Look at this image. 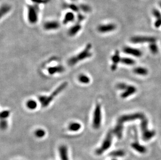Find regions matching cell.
<instances>
[{"label":"cell","instance_id":"obj_1","mask_svg":"<svg viewBox=\"0 0 161 160\" xmlns=\"http://www.w3.org/2000/svg\"><path fill=\"white\" fill-rule=\"evenodd\" d=\"M40 11V9L39 4L32 3L28 4L27 6V19L30 24H35L38 22Z\"/></svg>","mask_w":161,"mask_h":160},{"label":"cell","instance_id":"obj_2","mask_svg":"<svg viewBox=\"0 0 161 160\" xmlns=\"http://www.w3.org/2000/svg\"><path fill=\"white\" fill-rule=\"evenodd\" d=\"M92 48V45L90 43L87 44L85 49L80 52L79 54L75 56L71 57L68 61V64L73 66L77 64L78 62L83 61L87 58H89L92 56V52H90L91 49Z\"/></svg>","mask_w":161,"mask_h":160},{"label":"cell","instance_id":"obj_3","mask_svg":"<svg viewBox=\"0 0 161 160\" xmlns=\"http://www.w3.org/2000/svg\"><path fill=\"white\" fill-rule=\"evenodd\" d=\"M113 132L112 130H110L107 132V134L104 138L100 147L96 150V153L98 155L102 154L107 150H108L112 145Z\"/></svg>","mask_w":161,"mask_h":160},{"label":"cell","instance_id":"obj_4","mask_svg":"<svg viewBox=\"0 0 161 160\" xmlns=\"http://www.w3.org/2000/svg\"><path fill=\"white\" fill-rule=\"evenodd\" d=\"M148 121L147 119L144 117L141 119V129L142 132V138L145 141L149 140L155 135V132L154 130H150L147 128Z\"/></svg>","mask_w":161,"mask_h":160},{"label":"cell","instance_id":"obj_5","mask_svg":"<svg viewBox=\"0 0 161 160\" xmlns=\"http://www.w3.org/2000/svg\"><path fill=\"white\" fill-rule=\"evenodd\" d=\"M67 82H65L63 83H62L58 87H57L55 90H54L52 94L49 95V96H46L45 99L43 103L41 105L43 107H47L49 104L53 101V100L59 94H60L61 92H62L63 90L65 89L66 86H67Z\"/></svg>","mask_w":161,"mask_h":160},{"label":"cell","instance_id":"obj_6","mask_svg":"<svg viewBox=\"0 0 161 160\" xmlns=\"http://www.w3.org/2000/svg\"><path fill=\"white\" fill-rule=\"evenodd\" d=\"M102 122L101 105L100 103H97L95 106L93 112L92 125L94 128L98 129L100 127Z\"/></svg>","mask_w":161,"mask_h":160},{"label":"cell","instance_id":"obj_7","mask_svg":"<svg viewBox=\"0 0 161 160\" xmlns=\"http://www.w3.org/2000/svg\"><path fill=\"white\" fill-rule=\"evenodd\" d=\"M144 117V115L142 113H136L134 114L124 115L120 116L118 118L117 122L123 124L125 122L133 121V120H136L137 119H142Z\"/></svg>","mask_w":161,"mask_h":160},{"label":"cell","instance_id":"obj_8","mask_svg":"<svg viewBox=\"0 0 161 160\" xmlns=\"http://www.w3.org/2000/svg\"><path fill=\"white\" fill-rule=\"evenodd\" d=\"M156 41V38L151 36H136L132 37L130 38V41L133 43H143L148 42L150 43H154Z\"/></svg>","mask_w":161,"mask_h":160},{"label":"cell","instance_id":"obj_9","mask_svg":"<svg viewBox=\"0 0 161 160\" xmlns=\"http://www.w3.org/2000/svg\"><path fill=\"white\" fill-rule=\"evenodd\" d=\"M76 21V13L71 11L67 10L64 14L62 19V23L64 25Z\"/></svg>","mask_w":161,"mask_h":160},{"label":"cell","instance_id":"obj_10","mask_svg":"<svg viewBox=\"0 0 161 160\" xmlns=\"http://www.w3.org/2000/svg\"><path fill=\"white\" fill-rule=\"evenodd\" d=\"M116 29V25L113 23L101 24L97 26V30L101 33L112 32Z\"/></svg>","mask_w":161,"mask_h":160},{"label":"cell","instance_id":"obj_11","mask_svg":"<svg viewBox=\"0 0 161 160\" xmlns=\"http://www.w3.org/2000/svg\"><path fill=\"white\" fill-rule=\"evenodd\" d=\"M43 27L46 31L56 30L61 27V23L55 20H48L43 23Z\"/></svg>","mask_w":161,"mask_h":160},{"label":"cell","instance_id":"obj_12","mask_svg":"<svg viewBox=\"0 0 161 160\" xmlns=\"http://www.w3.org/2000/svg\"><path fill=\"white\" fill-rule=\"evenodd\" d=\"M12 10V6L7 3L1 4L0 6V18L1 19L7 16Z\"/></svg>","mask_w":161,"mask_h":160},{"label":"cell","instance_id":"obj_13","mask_svg":"<svg viewBox=\"0 0 161 160\" xmlns=\"http://www.w3.org/2000/svg\"><path fill=\"white\" fill-rule=\"evenodd\" d=\"M82 29L81 23L75 22V23L71 26L68 30V34L70 36H74L77 35Z\"/></svg>","mask_w":161,"mask_h":160},{"label":"cell","instance_id":"obj_14","mask_svg":"<svg viewBox=\"0 0 161 160\" xmlns=\"http://www.w3.org/2000/svg\"><path fill=\"white\" fill-rule=\"evenodd\" d=\"M123 51L126 54L132 55L135 57H140L142 56V52L140 50L130 47H124L123 48Z\"/></svg>","mask_w":161,"mask_h":160},{"label":"cell","instance_id":"obj_15","mask_svg":"<svg viewBox=\"0 0 161 160\" xmlns=\"http://www.w3.org/2000/svg\"><path fill=\"white\" fill-rule=\"evenodd\" d=\"M59 153L61 160H69L67 147L65 145H62L59 147Z\"/></svg>","mask_w":161,"mask_h":160},{"label":"cell","instance_id":"obj_16","mask_svg":"<svg viewBox=\"0 0 161 160\" xmlns=\"http://www.w3.org/2000/svg\"><path fill=\"white\" fill-rule=\"evenodd\" d=\"M113 134L115 135L118 139H120L122 137L123 131V124L117 122L115 128L112 130Z\"/></svg>","mask_w":161,"mask_h":160},{"label":"cell","instance_id":"obj_17","mask_svg":"<svg viewBox=\"0 0 161 160\" xmlns=\"http://www.w3.org/2000/svg\"><path fill=\"white\" fill-rule=\"evenodd\" d=\"M120 60H121V58H120L119 56V51L117 50L115 51V54L112 57V60L113 62V64L111 66L112 70L115 71V70H116L117 67V64L119 62H120Z\"/></svg>","mask_w":161,"mask_h":160},{"label":"cell","instance_id":"obj_18","mask_svg":"<svg viewBox=\"0 0 161 160\" xmlns=\"http://www.w3.org/2000/svg\"><path fill=\"white\" fill-rule=\"evenodd\" d=\"M136 91H137V88L135 86H128L127 89L125 90V91L122 94L121 97L123 98H127L128 96L133 94L134 93H135Z\"/></svg>","mask_w":161,"mask_h":160},{"label":"cell","instance_id":"obj_19","mask_svg":"<svg viewBox=\"0 0 161 160\" xmlns=\"http://www.w3.org/2000/svg\"><path fill=\"white\" fill-rule=\"evenodd\" d=\"M64 71V68L62 65H57L54 66H51L48 69L49 73L51 75L54 74L58 73H62Z\"/></svg>","mask_w":161,"mask_h":160},{"label":"cell","instance_id":"obj_20","mask_svg":"<svg viewBox=\"0 0 161 160\" xmlns=\"http://www.w3.org/2000/svg\"><path fill=\"white\" fill-rule=\"evenodd\" d=\"M131 147L135 150L136 151L140 153H144L146 152V149L144 146L140 144L137 142H133L131 144Z\"/></svg>","mask_w":161,"mask_h":160},{"label":"cell","instance_id":"obj_21","mask_svg":"<svg viewBox=\"0 0 161 160\" xmlns=\"http://www.w3.org/2000/svg\"><path fill=\"white\" fill-rule=\"evenodd\" d=\"M65 6H66V8L67 9H68V10H71V11L76 13V14L80 12L79 4H77L76 3L71 2V3H70L66 4L65 5Z\"/></svg>","mask_w":161,"mask_h":160},{"label":"cell","instance_id":"obj_22","mask_svg":"<svg viewBox=\"0 0 161 160\" xmlns=\"http://www.w3.org/2000/svg\"><path fill=\"white\" fill-rule=\"evenodd\" d=\"M80 11L84 14H88L92 11V7L86 3H80L79 4Z\"/></svg>","mask_w":161,"mask_h":160},{"label":"cell","instance_id":"obj_23","mask_svg":"<svg viewBox=\"0 0 161 160\" xmlns=\"http://www.w3.org/2000/svg\"><path fill=\"white\" fill-rule=\"evenodd\" d=\"M81 127V124L77 122L72 123L68 126L69 130L72 131H78Z\"/></svg>","mask_w":161,"mask_h":160},{"label":"cell","instance_id":"obj_24","mask_svg":"<svg viewBox=\"0 0 161 160\" xmlns=\"http://www.w3.org/2000/svg\"><path fill=\"white\" fill-rule=\"evenodd\" d=\"M133 72L136 74L141 75H145L148 73V70L143 67H137L133 69Z\"/></svg>","mask_w":161,"mask_h":160},{"label":"cell","instance_id":"obj_25","mask_svg":"<svg viewBox=\"0 0 161 160\" xmlns=\"http://www.w3.org/2000/svg\"><path fill=\"white\" fill-rule=\"evenodd\" d=\"M26 105L29 109L34 110L37 107V103L35 100H32V99H30L27 102Z\"/></svg>","mask_w":161,"mask_h":160},{"label":"cell","instance_id":"obj_26","mask_svg":"<svg viewBox=\"0 0 161 160\" xmlns=\"http://www.w3.org/2000/svg\"><path fill=\"white\" fill-rule=\"evenodd\" d=\"M78 80L80 82L83 84H88L90 82V78L85 74H80L78 77Z\"/></svg>","mask_w":161,"mask_h":160},{"label":"cell","instance_id":"obj_27","mask_svg":"<svg viewBox=\"0 0 161 160\" xmlns=\"http://www.w3.org/2000/svg\"><path fill=\"white\" fill-rule=\"evenodd\" d=\"M125 154V152L122 150H118L112 151L110 153V155L111 156L116 157H122Z\"/></svg>","mask_w":161,"mask_h":160},{"label":"cell","instance_id":"obj_28","mask_svg":"<svg viewBox=\"0 0 161 160\" xmlns=\"http://www.w3.org/2000/svg\"><path fill=\"white\" fill-rule=\"evenodd\" d=\"M86 18V14L82 12H79L76 14V21L79 23H81L85 21Z\"/></svg>","mask_w":161,"mask_h":160},{"label":"cell","instance_id":"obj_29","mask_svg":"<svg viewBox=\"0 0 161 160\" xmlns=\"http://www.w3.org/2000/svg\"><path fill=\"white\" fill-rule=\"evenodd\" d=\"M120 62L123 64H127V65H133L135 64V60H133L131 58H129L127 57L122 58L121 60H120Z\"/></svg>","mask_w":161,"mask_h":160},{"label":"cell","instance_id":"obj_30","mask_svg":"<svg viewBox=\"0 0 161 160\" xmlns=\"http://www.w3.org/2000/svg\"><path fill=\"white\" fill-rule=\"evenodd\" d=\"M34 134L38 138H42L45 135V131L43 129H38L35 131Z\"/></svg>","mask_w":161,"mask_h":160},{"label":"cell","instance_id":"obj_31","mask_svg":"<svg viewBox=\"0 0 161 160\" xmlns=\"http://www.w3.org/2000/svg\"><path fill=\"white\" fill-rule=\"evenodd\" d=\"M149 48L151 51L154 54H156L158 52V47L155 42L150 43V44L149 45Z\"/></svg>","mask_w":161,"mask_h":160},{"label":"cell","instance_id":"obj_32","mask_svg":"<svg viewBox=\"0 0 161 160\" xmlns=\"http://www.w3.org/2000/svg\"><path fill=\"white\" fill-rule=\"evenodd\" d=\"M9 115H10V111H9L4 110V111L1 112L0 116H1V119H6V118H7L9 116Z\"/></svg>","mask_w":161,"mask_h":160},{"label":"cell","instance_id":"obj_33","mask_svg":"<svg viewBox=\"0 0 161 160\" xmlns=\"http://www.w3.org/2000/svg\"><path fill=\"white\" fill-rule=\"evenodd\" d=\"M128 86V85L123 83H120L117 85V88L120 90H126Z\"/></svg>","mask_w":161,"mask_h":160},{"label":"cell","instance_id":"obj_34","mask_svg":"<svg viewBox=\"0 0 161 160\" xmlns=\"http://www.w3.org/2000/svg\"><path fill=\"white\" fill-rule=\"evenodd\" d=\"M8 126V123L5 119H1V128L3 130H5L7 128Z\"/></svg>","mask_w":161,"mask_h":160},{"label":"cell","instance_id":"obj_35","mask_svg":"<svg viewBox=\"0 0 161 160\" xmlns=\"http://www.w3.org/2000/svg\"><path fill=\"white\" fill-rule=\"evenodd\" d=\"M152 14L154 17H155L157 19L161 18V14L159 10L156 9H154L152 10Z\"/></svg>","mask_w":161,"mask_h":160},{"label":"cell","instance_id":"obj_36","mask_svg":"<svg viewBox=\"0 0 161 160\" xmlns=\"http://www.w3.org/2000/svg\"><path fill=\"white\" fill-rule=\"evenodd\" d=\"M154 25L156 28H159L161 25V18L157 19L154 23Z\"/></svg>","mask_w":161,"mask_h":160},{"label":"cell","instance_id":"obj_37","mask_svg":"<svg viewBox=\"0 0 161 160\" xmlns=\"http://www.w3.org/2000/svg\"><path fill=\"white\" fill-rule=\"evenodd\" d=\"M70 1L71 2H74V3H76L77 2H78L79 0H70Z\"/></svg>","mask_w":161,"mask_h":160},{"label":"cell","instance_id":"obj_38","mask_svg":"<svg viewBox=\"0 0 161 160\" xmlns=\"http://www.w3.org/2000/svg\"><path fill=\"white\" fill-rule=\"evenodd\" d=\"M159 6H160V8H161V1L159 3Z\"/></svg>","mask_w":161,"mask_h":160},{"label":"cell","instance_id":"obj_39","mask_svg":"<svg viewBox=\"0 0 161 160\" xmlns=\"http://www.w3.org/2000/svg\"><path fill=\"white\" fill-rule=\"evenodd\" d=\"M113 160H117V159H113Z\"/></svg>","mask_w":161,"mask_h":160}]
</instances>
